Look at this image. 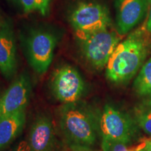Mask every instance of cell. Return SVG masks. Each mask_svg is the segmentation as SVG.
<instances>
[{
	"mask_svg": "<svg viewBox=\"0 0 151 151\" xmlns=\"http://www.w3.org/2000/svg\"><path fill=\"white\" fill-rule=\"evenodd\" d=\"M120 35L109 28L90 33L75 32L83 58L95 69H101L107 65L111 55L120 43Z\"/></svg>",
	"mask_w": 151,
	"mask_h": 151,
	"instance_id": "3",
	"label": "cell"
},
{
	"mask_svg": "<svg viewBox=\"0 0 151 151\" xmlns=\"http://www.w3.org/2000/svg\"><path fill=\"white\" fill-rule=\"evenodd\" d=\"M27 143L30 151H54L57 139L51 117L45 113L37 115L30 128Z\"/></svg>",
	"mask_w": 151,
	"mask_h": 151,
	"instance_id": "9",
	"label": "cell"
},
{
	"mask_svg": "<svg viewBox=\"0 0 151 151\" xmlns=\"http://www.w3.org/2000/svg\"><path fill=\"white\" fill-rule=\"evenodd\" d=\"M147 53L145 39L138 34L130 35L111 55L106 70L107 78L117 84L127 82L143 65Z\"/></svg>",
	"mask_w": 151,
	"mask_h": 151,
	"instance_id": "2",
	"label": "cell"
},
{
	"mask_svg": "<svg viewBox=\"0 0 151 151\" xmlns=\"http://www.w3.org/2000/svg\"><path fill=\"white\" fill-rule=\"evenodd\" d=\"M58 124L64 141L73 151H88L95 143L97 122L86 104H62L58 110Z\"/></svg>",
	"mask_w": 151,
	"mask_h": 151,
	"instance_id": "1",
	"label": "cell"
},
{
	"mask_svg": "<svg viewBox=\"0 0 151 151\" xmlns=\"http://www.w3.org/2000/svg\"><path fill=\"white\" fill-rule=\"evenodd\" d=\"M17 50L14 31L9 21L0 15V71L11 79L17 71Z\"/></svg>",
	"mask_w": 151,
	"mask_h": 151,
	"instance_id": "10",
	"label": "cell"
},
{
	"mask_svg": "<svg viewBox=\"0 0 151 151\" xmlns=\"http://www.w3.org/2000/svg\"><path fill=\"white\" fill-rule=\"evenodd\" d=\"M57 39L44 29L32 31L27 38L26 52L29 65L36 73L44 74L51 65Z\"/></svg>",
	"mask_w": 151,
	"mask_h": 151,
	"instance_id": "4",
	"label": "cell"
},
{
	"mask_svg": "<svg viewBox=\"0 0 151 151\" xmlns=\"http://www.w3.org/2000/svg\"><path fill=\"white\" fill-rule=\"evenodd\" d=\"M20 2L25 13H29L37 10V0H20Z\"/></svg>",
	"mask_w": 151,
	"mask_h": 151,
	"instance_id": "16",
	"label": "cell"
},
{
	"mask_svg": "<svg viewBox=\"0 0 151 151\" xmlns=\"http://www.w3.org/2000/svg\"><path fill=\"white\" fill-rule=\"evenodd\" d=\"M69 21L75 32H94L109 28L111 18L104 6L92 1L77 4L69 15Z\"/></svg>",
	"mask_w": 151,
	"mask_h": 151,
	"instance_id": "6",
	"label": "cell"
},
{
	"mask_svg": "<svg viewBox=\"0 0 151 151\" xmlns=\"http://www.w3.org/2000/svg\"><path fill=\"white\" fill-rule=\"evenodd\" d=\"M102 139L120 141L128 144L135 134L132 119L111 105H106L99 119Z\"/></svg>",
	"mask_w": 151,
	"mask_h": 151,
	"instance_id": "7",
	"label": "cell"
},
{
	"mask_svg": "<svg viewBox=\"0 0 151 151\" xmlns=\"http://www.w3.org/2000/svg\"><path fill=\"white\" fill-rule=\"evenodd\" d=\"M50 87L52 95L62 104L80 101L85 92V82L80 73L68 65L54 71Z\"/></svg>",
	"mask_w": 151,
	"mask_h": 151,
	"instance_id": "5",
	"label": "cell"
},
{
	"mask_svg": "<svg viewBox=\"0 0 151 151\" xmlns=\"http://www.w3.org/2000/svg\"><path fill=\"white\" fill-rule=\"evenodd\" d=\"M149 0H117L118 32L123 35L139 23L148 11Z\"/></svg>",
	"mask_w": 151,
	"mask_h": 151,
	"instance_id": "11",
	"label": "cell"
},
{
	"mask_svg": "<svg viewBox=\"0 0 151 151\" xmlns=\"http://www.w3.org/2000/svg\"><path fill=\"white\" fill-rule=\"evenodd\" d=\"M146 141L141 143L137 147L134 148H128L127 144L120 142V141L111 140V139H102L101 147L103 151H140L143 150L146 146Z\"/></svg>",
	"mask_w": 151,
	"mask_h": 151,
	"instance_id": "14",
	"label": "cell"
},
{
	"mask_svg": "<svg viewBox=\"0 0 151 151\" xmlns=\"http://www.w3.org/2000/svg\"><path fill=\"white\" fill-rule=\"evenodd\" d=\"M9 151H30L27 141H22L18 142Z\"/></svg>",
	"mask_w": 151,
	"mask_h": 151,
	"instance_id": "18",
	"label": "cell"
},
{
	"mask_svg": "<svg viewBox=\"0 0 151 151\" xmlns=\"http://www.w3.org/2000/svg\"><path fill=\"white\" fill-rule=\"evenodd\" d=\"M143 150L145 151H151V140L146 141V146H145V148H143Z\"/></svg>",
	"mask_w": 151,
	"mask_h": 151,
	"instance_id": "20",
	"label": "cell"
},
{
	"mask_svg": "<svg viewBox=\"0 0 151 151\" xmlns=\"http://www.w3.org/2000/svg\"><path fill=\"white\" fill-rule=\"evenodd\" d=\"M26 121V110L0 118V151L7 148L22 133Z\"/></svg>",
	"mask_w": 151,
	"mask_h": 151,
	"instance_id": "12",
	"label": "cell"
},
{
	"mask_svg": "<svg viewBox=\"0 0 151 151\" xmlns=\"http://www.w3.org/2000/svg\"><path fill=\"white\" fill-rule=\"evenodd\" d=\"M134 88L139 96L151 99V58L141 67Z\"/></svg>",
	"mask_w": 151,
	"mask_h": 151,
	"instance_id": "13",
	"label": "cell"
},
{
	"mask_svg": "<svg viewBox=\"0 0 151 151\" xmlns=\"http://www.w3.org/2000/svg\"><path fill=\"white\" fill-rule=\"evenodd\" d=\"M140 151H145L144 150H143H143H140Z\"/></svg>",
	"mask_w": 151,
	"mask_h": 151,
	"instance_id": "21",
	"label": "cell"
},
{
	"mask_svg": "<svg viewBox=\"0 0 151 151\" xmlns=\"http://www.w3.org/2000/svg\"><path fill=\"white\" fill-rule=\"evenodd\" d=\"M32 86L29 77L22 74L0 95V118L26 110L30 101Z\"/></svg>",
	"mask_w": 151,
	"mask_h": 151,
	"instance_id": "8",
	"label": "cell"
},
{
	"mask_svg": "<svg viewBox=\"0 0 151 151\" xmlns=\"http://www.w3.org/2000/svg\"><path fill=\"white\" fill-rule=\"evenodd\" d=\"M146 29L148 33L151 34V0H149L148 1V15H147L146 22Z\"/></svg>",
	"mask_w": 151,
	"mask_h": 151,
	"instance_id": "19",
	"label": "cell"
},
{
	"mask_svg": "<svg viewBox=\"0 0 151 151\" xmlns=\"http://www.w3.org/2000/svg\"><path fill=\"white\" fill-rule=\"evenodd\" d=\"M137 121L143 131L151 136V106L140 109L137 112Z\"/></svg>",
	"mask_w": 151,
	"mask_h": 151,
	"instance_id": "15",
	"label": "cell"
},
{
	"mask_svg": "<svg viewBox=\"0 0 151 151\" xmlns=\"http://www.w3.org/2000/svg\"><path fill=\"white\" fill-rule=\"evenodd\" d=\"M37 11L42 15L46 16L49 11L50 0H37Z\"/></svg>",
	"mask_w": 151,
	"mask_h": 151,
	"instance_id": "17",
	"label": "cell"
}]
</instances>
